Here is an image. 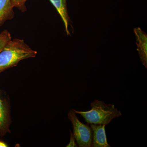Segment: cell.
<instances>
[{
	"label": "cell",
	"mask_w": 147,
	"mask_h": 147,
	"mask_svg": "<svg viewBox=\"0 0 147 147\" xmlns=\"http://www.w3.org/2000/svg\"><path fill=\"white\" fill-rule=\"evenodd\" d=\"M74 110L69 112L68 117L73 127V134L80 147H91L92 132L90 126L79 121Z\"/></svg>",
	"instance_id": "3"
},
{
	"label": "cell",
	"mask_w": 147,
	"mask_h": 147,
	"mask_svg": "<svg viewBox=\"0 0 147 147\" xmlns=\"http://www.w3.org/2000/svg\"><path fill=\"white\" fill-rule=\"evenodd\" d=\"M11 40L10 34L7 30L3 31L0 33V53Z\"/></svg>",
	"instance_id": "9"
},
{
	"label": "cell",
	"mask_w": 147,
	"mask_h": 147,
	"mask_svg": "<svg viewBox=\"0 0 147 147\" xmlns=\"http://www.w3.org/2000/svg\"><path fill=\"white\" fill-rule=\"evenodd\" d=\"M8 112L5 104L0 99V132L4 133L9 130Z\"/></svg>",
	"instance_id": "8"
},
{
	"label": "cell",
	"mask_w": 147,
	"mask_h": 147,
	"mask_svg": "<svg viewBox=\"0 0 147 147\" xmlns=\"http://www.w3.org/2000/svg\"><path fill=\"white\" fill-rule=\"evenodd\" d=\"M7 146H8L7 145L5 144L4 142L0 141V147H6Z\"/></svg>",
	"instance_id": "12"
},
{
	"label": "cell",
	"mask_w": 147,
	"mask_h": 147,
	"mask_svg": "<svg viewBox=\"0 0 147 147\" xmlns=\"http://www.w3.org/2000/svg\"><path fill=\"white\" fill-rule=\"evenodd\" d=\"M13 6L10 0H0V26L14 16Z\"/></svg>",
	"instance_id": "6"
},
{
	"label": "cell",
	"mask_w": 147,
	"mask_h": 147,
	"mask_svg": "<svg viewBox=\"0 0 147 147\" xmlns=\"http://www.w3.org/2000/svg\"><path fill=\"white\" fill-rule=\"evenodd\" d=\"M37 53L23 40H11L0 53V72L15 66L22 60L35 57Z\"/></svg>",
	"instance_id": "1"
},
{
	"label": "cell",
	"mask_w": 147,
	"mask_h": 147,
	"mask_svg": "<svg viewBox=\"0 0 147 147\" xmlns=\"http://www.w3.org/2000/svg\"><path fill=\"white\" fill-rule=\"evenodd\" d=\"M55 6L61 17L64 24L66 32L67 35L70 34L68 30L69 17L67 13L66 0H50Z\"/></svg>",
	"instance_id": "7"
},
{
	"label": "cell",
	"mask_w": 147,
	"mask_h": 147,
	"mask_svg": "<svg viewBox=\"0 0 147 147\" xmlns=\"http://www.w3.org/2000/svg\"><path fill=\"white\" fill-rule=\"evenodd\" d=\"M13 7H16L21 11H26V6H25V3L26 1L27 0H10Z\"/></svg>",
	"instance_id": "10"
},
{
	"label": "cell",
	"mask_w": 147,
	"mask_h": 147,
	"mask_svg": "<svg viewBox=\"0 0 147 147\" xmlns=\"http://www.w3.org/2000/svg\"><path fill=\"white\" fill-rule=\"evenodd\" d=\"M91 109L88 111H78L74 110L76 114L82 116L87 123L94 124L106 125L113 119L119 117L121 112L113 104H106L104 101L94 100L90 104Z\"/></svg>",
	"instance_id": "2"
},
{
	"label": "cell",
	"mask_w": 147,
	"mask_h": 147,
	"mask_svg": "<svg viewBox=\"0 0 147 147\" xmlns=\"http://www.w3.org/2000/svg\"><path fill=\"white\" fill-rule=\"evenodd\" d=\"M70 139L69 144H68L66 147H77L78 146L76 144L75 142V138L74 136L73 133L70 131Z\"/></svg>",
	"instance_id": "11"
},
{
	"label": "cell",
	"mask_w": 147,
	"mask_h": 147,
	"mask_svg": "<svg viewBox=\"0 0 147 147\" xmlns=\"http://www.w3.org/2000/svg\"><path fill=\"white\" fill-rule=\"evenodd\" d=\"M136 35L137 51L139 52L140 60L146 68L147 67V34L139 28L134 29Z\"/></svg>",
	"instance_id": "5"
},
{
	"label": "cell",
	"mask_w": 147,
	"mask_h": 147,
	"mask_svg": "<svg viewBox=\"0 0 147 147\" xmlns=\"http://www.w3.org/2000/svg\"><path fill=\"white\" fill-rule=\"evenodd\" d=\"M105 125L90 124L92 132V147H110L107 142Z\"/></svg>",
	"instance_id": "4"
}]
</instances>
